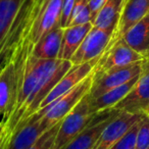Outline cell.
<instances>
[{
    "label": "cell",
    "mask_w": 149,
    "mask_h": 149,
    "mask_svg": "<svg viewBox=\"0 0 149 149\" xmlns=\"http://www.w3.org/2000/svg\"><path fill=\"white\" fill-rule=\"evenodd\" d=\"M34 45L26 55L17 84V95L8 120L2 127L4 147L15 129L36 112L45 97L72 66L70 60L40 59L32 54Z\"/></svg>",
    "instance_id": "6da1fadb"
},
{
    "label": "cell",
    "mask_w": 149,
    "mask_h": 149,
    "mask_svg": "<svg viewBox=\"0 0 149 149\" xmlns=\"http://www.w3.org/2000/svg\"><path fill=\"white\" fill-rule=\"evenodd\" d=\"M92 84H93V74L88 76L84 81H82L74 89L68 91V93L62 95L61 97L56 99L55 101L50 103L49 105H47L44 108H41V109H38L36 112H34L30 118H28L26 120H24L15 129V133L25 123L37 122L39 120H40V125L44 129V131H47L48 129L53 127L57 123L61 122L64 118V116L89 93L90 90H91Z\"/></svg>",
    "instance_id": "7a4b0ae2"
},
{
    "label": "cell",
    "mask_w": 149,
    "mask_h": 149,
    "mask_svg": "<svg viewBox=\"0 0 149 149\" xmlns=\"http://www.w3.org/2000/svg\"><path fill=\"white\" fill-rule=\"evenodd\" d=\"M36 13L37 0H24L13 25L0 43V72L11 61L24 38L31 33Z\"/></svg>",
    "instance_id": "3957f363"
},
{
    "label": "cell",
    "mask_w": 149,
    "mask_h": 149,
    "mask_svg": "<svg viewBox=\"0 0 149 149\" xmlns=\"http://www.w3.org/2000/svg\"><path fill=\"white\" fill-rule=\"evenodd\" d=\"M95 113L91 111L89 95H86L60 123L54 142V149H62L74 138L85 130L92 122Z\"/></svg>",
    "instance_id": "277c9868"
},
{
    "label": "cell",
    "mask_w": 149,
    "mask_h": 149,
    "mask_svg": "<svg viewBox=\"0 0 149 149\" xmlns=\"http://www.w3.org/2000/svg\"><path fill=\"white\" fill-rule=\"evenodd\" d=\"M113 108L130 113H149V56L142 60L140 76L134 87Z\"/></svg>",
    "instance_id": "5b68a950"
},
{
    "label": "cell",
    "mask_w": 149,
    "mask_h": 149,
    "mask_svg": "<svg viewBox=\"0 0 149 149\" xmlns=\"http://www.w3.org/2000/svg\"><path fill=\"white\" fill-rule=\"evenodd\" d=\"M141 68H142V60L123 68H114L103 74L96 76L93 74V84L91 90L88 93L90 99H95L105 92L131 81L140 74Z\"/></svg>",
    "instance_id": "8992f818"
},
{
    "label": "cell",
    "mask_w": 149,
    "mask_h": 149,
    "mask_svg": "<svg viewBox=\"0 0 149 149\" xmlns=\"http://www.w3.org/2000/svg\"><path fill=\"white\" fill-rule=\"evenodd\" d=\"M63 0H37V13L30 37L34 44L54 28L60 27Z\"/></svg>",
    "instance_id": "52a82bcc"
},
{
    "label": "cell",
    "mask_w": 149,
    "mask_h": 149,
    "mask_svg": "<svg viewBox=\"0 0 149 149\" xmlns=\"http://www.w3.org/2000/svg\"><path fill=\"white\" fill-rule=\"evenodd\" d=\"M144 59L142 54L135 51L123 39L106 49L93 70V74H100L114 68H123Z\"/></svg>",
    "instance_id": "ba28073f"
},
{
    "label": "cell",
    "mask_w": 149,
    "mask_h": 149,
    "mask_svg": "<svg viewBox=\"0 0 149 149\" xmlns=\"http://www.w3.org/2000/svg\"><path fill=\"white\" fill-rule=\"evenodd\" d=\"M113 33L92 27L76 53L70 58L72 65L99 59L110 43Z\"/></svg>",
    "instance_id": "9c48e42d"
},
{
    "label": "cell",
    "mask_w": 149,
    "mask_h": 149,
    "mask_svg": "<svg viewBox=\"0 0 149 149\" xmlns=\"http://www.w3.org/2000/svg\"><path fill=\"white\" fill-rule=\"evenodd\" d=\"M98 60L99 59H94L89 62H85V63L78 64V65H72L66 72V74H64L63 77L58 81V83L50 91V93L46 96L45 99L40 104L38 109L46 107L50 103L55 101L56 99L61 97L62 95L68 93V91L74 89L76 86L79 85L82 81H84L88 76H90L92 74L94 68L97 64Z\"/></svg>",
    "instance_id": "30bf717a"
},
{
    "label": "cell",
    "mask_w": 149,
    "mask_h": 149,
    "mask_svg": "<svg viewBox=\"0 0 149 149\" xmlns=\"http://www.w3.org/2000/svg\"><path fill=\"white\" fill-rule=\"evenodd\" d=\"M143 114L120 111L104 128L93 149H109L116 142H118L135 124L141 120Z\"/></svg>",
    "instance_id": "8fae6325"
},
{
    "label": "cell",
    "mask_w": 149,
    "mask_h": 149,
    "mask_svg": "<svg viewBox=\"0 0 149 149\" xmlns=\"http://www.w3.org/2000/svg\"><path fill=\"white\" fill-rule=\"evenodd\" d=\"M120 112V110L111 108L95 113L89 126L62 149H93L104 128Z\"/></svg>",
    "instance_id": "7c38bea8"
},
{
    "label": "cell",
    "mask_w": 149,
    "mask_h": 149,
    "mask_svg": "<svg viewBox=\"0 0 149 149\" xmlns=\"http://www.w3.org/2000/svg\"><path fill=\"white\" fill-rule=\"evenodd\" d=\"M149 13V0H127L120 22L106 49L120 41L123 36Z\"/></svg>",
    "instance_id": "4fadbf2b"
},
{
    "label": "cell",
    "mask_w": 149,
    "mask_h": 149,
    "mask_svg": "<svg viewBox=\"0 0 149 149\" xmlns=\"http://www.w3.org/2000/svg\"><path fill=\"white\" fill-rule=\"evenodd\" d=\"M92 27H93L92 23H88L85 25L63 28V36H62L61 47L58 58L63 60H70Z\"/></svg>",
    "instance_id": "5bb4252c"
},
{
    "label": "cell",
    "mask_w": 149,
    "mask_h": 149,
    "mask_svg": "<svg viewBox=\"0 0 149 149\" xmlns=\"http://www.w3.org/2000/svg\"><path fill=\"white\" fill-rule=\"evenodd\" d=\"M63 28L57 27L50 30L34 44L32 54L40 59H57L61 47Z\"/></svg>",
    "instance_id": "9a60e30c"
},
{
    "label": "cell",
    "mask_w": 149,
    "mask_h": 149,
    "mask_svg": "<svg viewBox=\"0 0 149 149\" xmlns=\"http://www.w3.org/2000/svg\"><path fill=\"white\" fill-rule=\"evenodd\" d=\"M126 2L127 0H107L94 17L93 27L114 33Z\"/></svg>",
    "instance_id": "2e32d148"
},
{
    "label": "cell",
    "mask_w": 149,
    "mask_h": 149,
    "mask_svg": "<svg viewBox=\"0 0 149 149\" xmlns=\"http://www.w3.org/2000/svg\"><path fill=\"white\" fill-rule=\"evenodd\" d=\"M140 76V74H139ZM139 76H137L136 78L132 79L131 81L125 83L124 85L118 86V87L111 89L109 91L105 92L104 94H102L101 96L95 98V99H90L89 97V102H90V108L91 111L93 113H97L99 111L105 109H111L113 108L118 102L122 99H124L126 97V95L131 91L134 85L136 84L137 80H138Z\"/></svg>",
    "instance_id": "e0dca14e"
},
{
    "label": "cell",
    "mask_w": 149,
    "mask_h": 149,
    "mask_svg": "<svg viewBox=\"0 0 149 149\" xmlns=\"http://www.w3.org/2000/svg\"><path fill=\"white\" fill-rule=\"evenodd\" d=\"M131 48L146 57L149 50V13L122 38Z\"/></svg>",
    "instance_id": "ac0fdd59"
},
{
    "label": "cell",
    "mask_w": 149,
    "mask_h": 149,
    "mask_svg": "<svg viewBox=\"0 0 149 149\" xmlns=\"http://www.w3.org/2000/svg\"><path fill=\"white\" fill-rule=\"evenodd\" d=\"M45 132L37 122H27L17 130L4 149H28Z\"/></svg>",
    "instance_id": "d6986e66"
},
{
    "label": "cell",
    "mask_w": 149,
    "mask_h": 149,
    "mask_svg": "<svg viewBox=\"0 0 149 149\" xmlns=\"http://www.w3.org/2000/svg\"><path fill=\"white\" fill-rule=\"evenodd\" d=\"M24 0H0V43L13 25Z\"/></svg>",
    "instance_id": "ffe728a7"
},
{
    "label": "cell",
    "mask_w": 149,
    "mask_h": 149,
    "mask_svg": "<svg viewBox=\"0 0 149 149\" xmlns=\"http://www.w3.org/2000/svg\"><path fill=\"white\" fill-rule=\"evenodd\" d=\"M60 123L61 122L57 123L53 127L45 131L28 149H54V142L59 130Z\"/></svg>",
    "instance_id": "44dd1931"
},
{
    "label": "cell",
    "mask_w": 149,
    "mask_h": 149,
    "mask_svg": "<svg viewBox=\"0 0 149 149\" xmlns=\"http://www.w3.org/2000/svg\"><path fill=\"white\" fill-rule=\"evenodd\" d=\"M149 147V116L144 113L139 122L136 135L135 149H147Z\"/></svg>",
    "instance_id": "7402d4cb"
},
{
    "label": "cell",
    "mask_w": 149,
    "mask_h": 149,
    "mask_svg": "<svg viewBox=\"0 0 149 149\" xmlns=\"http://www.w3.org/2000/svg\"><path fill=\"white\" fill-rule=\"evenodd\" d=\"M140 122V120H139ZM139 122L135 124L132 128L129 130V132L120 139L118 142H116L112 147L109 149H135V144H136V135L138 131Z\"/></svg>",
    "instance_id": "603a6c76"
},
{
    "label": "cell",
    "mask_w": 149,
    "mask_h": 149,
    "mask_svg": "<svg viewBox=\"0 0 149 149\" xmlns=\"http://www.w3.org/2000/svg\"><path fill=\"white\" fill-rule=\"evenodd\" d=\"M74 3H76V0H63V2H62L61 19H60V27L61 28L68 27Z\"/></svg>",
    "instance_id": "cb8c5ba5"
},
{
    "label": "cell",
    "mask_w": 149,
    "mask_h": 149,
    "mask_svg": "<svg viewBox=\"0 0 149 149\" xmlns=\"http://www.w3.org/2000/svg\"><path fill=\"white\" fill-rule=\"evenodd\" d=\"M106 1H107V0H89L88 6H89L90 11H91L93 19H94V17H95V15H97L98 11L101 9V7L106 3Z\"/></svg>",
    "instance_id": "d4e9b609"
},
{
    "label": "cell",
    "mask_w": 149,
    "mask_h": 149,
    "mask_svg": "<svg viewBox=\"0 0 149 149\" xmlns=\"http://www.w3.org/2000/svg\"><path fill=\"white\" fill-rule=\"evenodd\" d=\"M4 147V139H3V128L0 126V149H3Z\"/></svg>",
    "instance_id": "484cf974"
},
{
    "label": "cell",
    "mask_w": 149,
    "mask_h": 149,
    "mask_svg": "<svg viewBox=\"0 0 149 149\" xmlns=\"http://www.w3.org/2000/svg\"><path fill=\"white\" fill-rule=\"evenodd\" d=\"M149 56V50H148V53H147V55H146V57H148Z\"/></svg>",
    "instance_id": "4316f807"
},
{
    "label": "cell",
    "mask_w": 149,
    "mask_h": 149,
    "mask_svg": "<svg viewBox=\"0 0 149 149\" xmlns=\"http://www.w3.org/2000/svg\"><path fill=\"white\" fill-rule=\"evenodd\" d=\"M147 149H149V147H148V148H147Z\"/></svg>",
    "instance_id": "83f0119b"
},
{
    "label": "cell",
    "mask_w": 149,
    "mask_h": 149,
    "mask_svg": "<svg viewBox=\"0 0 149 149\" xmlns=\"http://www.w3.org/2000/svg\"><path fill=\"white\" fill-rule=\"evenodd\" d=\"M148 116H149V113H148Z\"/></svg>",
    "instance_id": "f1b7e54d"
},
{
    "label": "cell",
    "mask_w": 149,
    "mask_h": 149,
    "mask_svg": "<svg viewBox=\"0 0 149 149\" xmlns=\"http://www.w3.org/2000/svg\"><path fill=\"white\" fill-rule=\"evenodd\" d=\"M88 1H89V0H88Z\"/></svg>",
    "instance_id": "f546056e"
}]
</instances>
